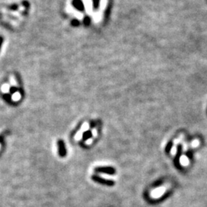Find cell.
<instances>
[{"mask_svg": "<svg viewBox=\"0 0 207 207\" xmlns=\"http://www.w3.org/2000/svg\"><path fill=\"white\" fill-rule=\"evenodd\" d=\"M58 145H59V148H60V150H59L60 155H61V156H64L65 155V154H66L65 144H64V142L62 141V140H60L59 143H58Z\"/></svg>", "mask_w": 207, "mask_h": 207, "instance_id": "7", "label": "cell"}, {"mask_svg": "<svg viewBox=\"0 0 207 207\" xmlns=\"http://www.w3.org/2000/svg\"><path fill=\"white\" fill-rule=\"evenodd\" d=\"M92 179L93 180H95V182H97V183H99V184H105V185L109 186H114L115 184V182L113 181V180L104 179V178L100 177V176H93Z\"/></svg>", "mask_w": 207, "mask_h": 207, "instance_id": "4", "label": "cell"}, {"mask_svg": "<svg viewBox=\"0 0 207 207\" xmlns=\"http://www.w3.org/2000/svg\"><path fill=\"white\" fill-rule=\"evenodd\" d=\"M166 187H159L156 188V189H154L151 193V196L155 199H157L160 196H161L162 195H164V193L166 191Z\"/></svg>", "mask_w": 207, "mask_h": 207, "instance_id": "5", "label": "cell"}, {"mask_svg": "<svg viewBox=\"0 0 207 207\" xmlns=\"http://www.w3.org/2000/svg\"><path fill=\"white\" fill-rule=\"evenodd\" d=\"M82 3L85 7V12L87 16H92L94 13L93 10V0H82Z\"/></svg>", "mask_w": 207, "mask_h": 207, "instance_id": "3", "label": "cell"}, {"mask_svg": "<svg viewBox=\"0 0 207 207\" xmlns=\"http://www.w3.org/2000/svg\"><path fill=\"white\" fill-rule=\"evenodd\" d=\"M176 151H177V145H175V144H174V146H173V147L171 148V154L173 155V156H174L176 154Z\"/></svg>", "mask_w": 207, "mask_h": 207, "instance_id": "12", "label": "cell"}, {"mask_svg": "<svg viewBox=\"0 0 207 207\" xmlns=\"http://www.w3.org/2000/svg\"><path fill=\"white\" fill-rule=\"evenodd\" d=\"M20 98H21V95H20L19 92L15 93V94L12 95V100H13V101H18Z\"/></svg>", "mask_w": 207, "mask_h": 207, "instance_id": "10", "label": "cell"}, {"mask_svg": "<svg viewBox=\"0 0 207 207\" xmlns=\"http://www.w3.org/2000/svg\"><path fill=\"white\" fill-rule=\"evenodd\" d=\"M65 10H66V12H67L68 13L71 15L72 16H74L75 18H77L79 21H82V20L84 19V18H85L84 14L81 12H80V11H78V10L76 9L73 6V5L71 4L70 2H68L67 3V6L65 7Z\"/></svg>", "mask_w": 207, "mask_h": 207, "instance_id": "2", "label": "cell"}, {"mask_svg": "<svg viewBox=\"0 0 207 207\" xmlns=\"http://www.w3.org/2000/svg\"><path fill=\"white\" fill-rule=\"evenodd\" d=\"M2 38L1 37H0V46H1V44H2Z\"/></svg>", "mask_w": 207, "mask_h": 207, "instance_id": "20", "label": "cell"}, {"mask_svg": "<svg viewBox=\"0 0 207 207\" xmlns=\"http://www.w3.org/2000/svg\"><path fill=\"white\" fill-rule=\"evenodd\" d=\"M107 3H108V0H100L98 9L94 12L93 15L91 16V17H92V22L95 24H98L99 22H101L103 20L104 12L106 9Z\"/></svg>", "mask_w": 207, "mask_h": 207, "instance_id": "1", "label": "cell"}, {"mask_svg": "<svg viewBox=\"0 0 207 207\" xmlns=\"http://www.w3.org/2000/svg\"><path fill=\"white\" fill-rule=\"evenodd\" d=\"M186 149H187V145H186V144H184V151H186Z\"/></svg>", "mask_w": 207, "mask_h": 207, "instance_id": "19", "label": "cell"}, {"mask_svg": "<svg viewBox=\"0 0 207 207\" xmlns=\"http://www.w3.org/2000/svg\"><path fill=\"white\" fill-rule=\"evenodd\" d=\"M88 129H89V124H87V122H85L82 124V126H81V130H80V131L83 134V133L85 132V131L88 130Z\"/></svg>", "mask_w": 207, "mask_h": 207, "instance_id": "9", "label": "cell"}, {"mask_svg": "<svg viewBox=\"0 0 207 207\" xmlns=\"http://www.w3.org/2000/svg\"><path fill=\"white\" fill-rule=\"evenodd\" d=\"M82 133L79 130L78 132L77 133V134H75V140H80L82 138Z\"/></svg>", "mask_w": 207, "mask_h": 207, "instance_id": "11", "label": "cell"}, {"mask_svg": "<svg viewBox=\"0 0 207 207\" xmlns=\"http://www.w3.org/2000/svg\"><path fill=\"white\" fill-rule=\"evenodd\" d=\"M180 164L184 166H187L189 164V160H188V158L185 155H183L180 157Z\"/></svg>", "mask_w": 207, "mask_h": 207, "instance_id": "8", "label": "cell"}, {"mask_svg": "<svg viewBox=\"0 0 207 207\" xmlns=\"http://www.w3.org/2000/svg\"><path fill=\"white\" fill-rule=\"evenodd\" d=\"M2 91H4V92H7V91L9 90V85L6 84V85H3V86H2Z\"/></svg>", "mask_w": 207, "mask_h": 207, "instance_id": "14", "label": "cell"}, {"mask_svg": "<svg viewBox=\"0 0 207 207\" xmlns=\"http://www.w3.org/2000/svg\"><path fill=\"white\" fill-rule=\"evenodd\" d=\"M91 133H92V134H93V137H94L95 138L96 137H97V130H96V128L93 129L92 132H91Z\"/></svg>", "mask_w": 207, "mask_h": 207, "instance_id": "16", "label": "cell"}, {"mask_svg": "<svg viewBox=\"0 0 207 207\" xmlns=\"http://www.w3.org/2000/svg\"><path fill=\"white\" fill-rule=\"evenodd\" d=\"M97 172L98 173H103V174H114L115 173V169L113 167H97L95 169Z\"/></svg>", "mask_w": 207, "mask_h": 207, "instance_id": "6", "label": "cell"}, {"mask_svg": "<svg viewBox=\"0 0 207 207\" xmlns=\"http://www.w3.org/2000/svg\"><path fill=\"white\" fill-rule=\"evenodd\" d=\"M93 139L92 138H89V139H87V140H86V142H85V144H87V145H89V144H91V142H92Z\"/></svg>", "mask_w": 207, "mask_h": 207, "instance_id": "15", "label": "cell"}, {"mask_svg": "<svg viewBox=\"0 0 207 207\" xmlns=\"http://www.w3.org/2000/svg\"><path fill=\"white\" fill-rule=\"evenodd\" d=\"M199 140H193V142H192L191 147H196L199 146Z\"/></svg>", "mask_w": 207, "mask_h": 207, "instance_id": "13", "label": "cell"}, {"mask_svg": "<svg viewBox=\"0 0 207 207\" xmlns=\"http://www.w3.org/2000/svg\"><path fill=\"white\" fill-rule=\"evenodd\" d=\"M91 132H87V133H86V134H85V137H88V136L89 137L91 136Z\"/></svg>", "mask_w": 207, "mask_h": 207, "instance_id": "17", "label": "cell"}, {"mask_svg": "<svg viewBox=\"0 0 207 207\" xmlns=\"http://www.w3.org/2000/svg\"><path fill=\"white\" fill-rule=\"evenodd\" d=\"M171 146H172L171 144H170L169 145H168L167 147H166V151H169V150H170V148H171Z\"/></svg>", "mask_w": 207, "mask_h": 207, "instance_id": "18", "label": "cell"}]
</instances>
